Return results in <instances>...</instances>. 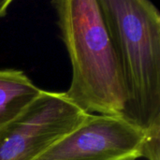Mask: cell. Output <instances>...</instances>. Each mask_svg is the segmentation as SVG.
<instances>
[{"instance_id":"cell-2","label":"cell","mask_w":160,"mask_h":160,"mask_svg":"<svg viewBox=\"0 0 160 160\" xmlns=\"http://www.w3.org/2000/svg\"><path fill=\"white\" fill-rule=\"evenodd\" d=\"M117 57L123 118L146 132L160 125V13L149 0H98Z\"/></svg>"},{"instance_id":"cell-6","label":"cell","mask_w":160,"mask_h":160,"mask_svg":"<svg viewBox=\"0 0 160 160\" xmlns=\"http://www.w3.org/2000/svg\"><path fill=\"white\" fill-rule=\"evenodd\" d=\"M160 125L146 131L145 141L142 147V158L148 160H159Z\"/></svg>"},{"instance_id":"cell-5","label":"cell","mask_w":160,"mask_h":160,"mask_svg":"<svg viewBox=\"0 0 160 160\" xmlns=\"http://www.w3.org/2000/svg\"><path fill=\"white\" fill-rule=\"evenodd\" d=\"M41 91L22 70L0 69V128L18 116Z\"/></svg>"},{"instance_id":"cell-4","label":"cell","mask_w":160,"mask_h":160,"mask_svg":"<svg viewBox=\"0 0 160 160\" xmlns=\"http://www.w3.org/2000/svg\"><path fill=\"white\" fill-rule=\"evenodd\" d=\"M146 132L123 117L89 114L35 160H127L142 158Z\"/></svg>"},{"instance_id":"cell-7","label":"cell","mask_w":160,"mask_h":160,"mask_svg":"<svg viewBox=\"0 0 160 160\" xmlns=\"http://www.w3.org/2000/svg\"><path fill=\"white\" fill-rule=\"evenodd\" d=\"M12 0H0V18L6 16L8 7L11 5Z\"/></svg>"},{"instance_id":"cell-1","label":"cell","mask_w":160,"mask_h":160,"mask_svg":"<svg viewBox=\"0 0 160 160\" xmlns=\"http://www.w3.org/2000/svg\"><path fill=\"white\" fill-rule=\"evenodd\" d=\"M71 66L67 98L89 114L122 117L126 93L98 0L52 2Z\"/></svg>"},{"instance_id":"cell-3","label":"cell","mask_w":160,"mask_h":160,"mask_svg":"<svg viewBox=\"0 0 160 160\" xmlns=\"http://www.w3.org/2000/svg\"><path fill=\"white\" fill-rule=\"evenodd\" d=\"M89 115L65 92L42 90L18 116L0 128V160H35Z\"/></svg>"},{"instance_id":"cell-8","label":"cell","mask_w":160,"mask_h":160,"mask_svg":"<svg viewBox=\"0 0 160 160\" xmlns=\"http://www.w3.org/2000/svg\"><path fill=\"white\" fill-rule=\"evenodd\" d=\"M127 160H137V159H134V158H129V159H127Z\"/></svg>"}]
</instances>
